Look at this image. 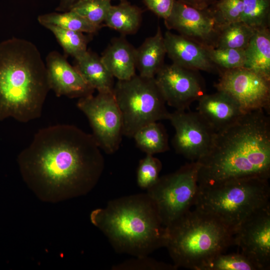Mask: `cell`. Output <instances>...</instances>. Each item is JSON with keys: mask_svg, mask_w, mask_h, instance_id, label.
Masks as SVG:
<instances>
[{"mask_svg": "<svg viewBox=\"0 0 270 270\" xmlns=\"http://www.w3.org/2000/svg\"><path fill=\"white\" fill-rule=\"evenodd\" d=\"M92 134L72 124L40 129L17 158L23 180L42 202H58L86 194L104 168Z\"/></svg>", "mask_w": 270, "mask_h": 270, "instance_id": "cell-1", "label": "cell"}, {"mask_svg": "<svg viewBox=\"0 0 270 270\" xmlns=\"http://www.w3.org/2000/svg\"><path fill=\"white\" fill-rule=\"evenodd\" d=\"M199 186L242 178L270 177V120L256 110L215 132L208 153L198 161Z\"/></svg>", "mask_w": 270, "mask_h": 270, "instance_id": "cell-2", "label": "cell"}, {"mask_svg": "<svg viewBox=\"0 0 270 270\" xmlns=\"http://www.w3.org/2000/svg\"><path fill=\"white\" fill-rule=\"evenodd\" d=\"M50 90L46 64L35 44L17 38L0 42V121L40 118Z\"/></svg>", "mask_w": 270, "mask_h": 270, "instance_id": "cell-3", "label": "cell"}, {"mask_svg": "<svg viewBox=\"0 0 270 270\" xmlns=\"http://www.w3.org/2000/svg\"><path fill=\"white\" fill-rule=\"evenodd\" d=\"M90 220L118 253L142 257L166 246V228L147 193L111 200L92 210Z\"/></svg>", "mask_w": 270, "mask_h": 270, "instance_id": "cell-4", "label": "cell"}, {"mask_svg": "<svg viewBox=\"0 0 270 270\" xmlns=\"http://www.w3.org/2000/svg\"><path fill=\"white\" fill-rule=\"evenodd\" d=\"M166 248L178 268L202 270L234 244V232L212 216L194 208L168 226Z\"/></svg>", "mask_w": 270, "mask_h": 270, "instance_id": "cell-5", "label": "cell"}, {"mask_svg": "<svg viewBox=\"0 0 270 270\" xmlns=\"http://www.w3.org/2000/svg\"><path fill=\"white\" fill-rule=\"evenodd\" d=\"M270 198L268 180L238 178L199 186L194 206L218 219L234 233L246 218L270 205Z\"/></svg>", "mask_w": 270, "mask_h": 270, "instance_id": "cell-6", "label": "cell"}, {"mask_svg": "<svg viewBox=\"0 0 270 270\" xmlns=\"http://www.w3.org/2000/svg\"><path fill=\"white\" fill-rule=\"evenodd\" d=\"M113 94L121 114L124 136L132 138L146 125L169 119L170 112L154 78L136 74L118 80Z\"/></svg>", "mask_w": 270, "mask_h": 270, "instance_id": "cell-7", "label": "cell"}, {"mask_svg": "<svg viewBox=\"0 0 270 270\" xmlns=\"http://www.w3.org/2000/svg\"><path fill=\"white\" fill-rule=\"evenodd\" d=\"M198 162L160 177L146 193L154 202L162 224L167 227L194 206L198 193Z\"/></svg>", "mask_w": 270, "mask_h": 270, "instance_id": "cell-8", "label": "cell"}, {"mask_svg": "<svg viewBox=\"0 0 270 270\" xmlns=\"http://www.w3.org/2000/svg\"><path fill=\"white\" fill-rule=\"evenodd\" d=\"M76 106L88 118L101 150L108 154L116 152L124 135L122 116L113 92H98L80 98Z\"/></svg>", "mask_w": 270, "mask_h": 270, "instance_id": "cell-9", "label": "cell"}, {"mask_svg": "<svg viewBox=\"0 0 270 270\" xmlns=\"http://www.w3.org/2000/svg\"><path fill=\"white\" fill-rule=\"evenodd\" d=\"M217 91L226 93L239 105L244 113L270 108V78L244 67L222 70Z\"/></svg>", "mask_w": 270, "mask_h": 270, "instance_id": "cell-10", "label": "cell"}, {"mask_svg": "<svg viewBox=\"0 0 270 270\" xmlns=\"http://www.w3.org/2000/svg\"><path fill=\"white\" fill-rule=\"evenodd\" d=\"M168 120L175 130L172 144L178 154L198 162L208 153L215 132L196 112L176 110Z\"/></svg>", "mask_w": 270, "mask_h": 270, "instance_id": "cell-11", "label": "cell"}, {"mask_svg": "<svg viewBox=\"0 0 270 270\" xmlns=\"http://www.w3.org/2000/svg\"><path fill=\"white\" fill-rule=\"evenodd\" d=\"M234 244L260 270L270 268V205L256 212L235 230Z\"/></svg>", "mask_w": 270, "mask_h": 270, "instance_id": "cell-12", "label": "cell"}, {"mask_svg": "<svg viewBox=\"0 0 270 270\" xmlns=\"http://www.w3.org/2000/svg\"><path fill=\"white\" fill-rule=\"evenodd\" d=\"M194 70L172 63L164 64L154 76L166 102L176 110H186L204 94V88Z\"/></svg>", "mask_w": 270, "mask_h": 270, "instance_id": "cell-13", "label": "cell"}, {"mask_svg": "<svg viewBox=\"0 0 270 270\" xmlns=\"http://www.w3.org/2000/svg\"><path fill=\"white\" fill-rule=\"evenodd\" d=\"M164 24L168 30L205 46H214L220 28L210 6L198 9L178 0H176Z\"/></svg>", "mask_w": 270, "mask_h": 270, "instance_id": "cell-14", "label": "cell"}, {"mask_svg": "<svg viewBox=\"0 0 270 270\" xmlns=\"http://www.w3.org/2000/svg\"><path fill=\"white\" fill-rule=\"evenodd\" d=\"M46 66L50 90L57 96L80 98L93 94L94 90L59 52L52 51L48 54Z\"/></svg>", "mask_w": 270, "mask_h": 270, "instance_id": "cell-15", "label": "cell"}, {"mask_svg": "<svg viewBox=\"0 0 270 270\" xmlns=\"http://www.w3.org/2000/svg\"><path fill=\"white\" fill-rule=\"evenodd\" d=\"M164 38L166 53L173 64L194 71L214 70L215 66L210 59L206 46L169 30Z\"/></svg>", "mask_w": 270, "mask_h": 270, "instance_id": "cell-16", "label": "cell"}, {"mask_svg": "<svg viewBox=\"0 0 270 270\" xmlns=\"http://www.w3.org/2000/svg\"><path fill=\"white\" fill-rule=\"evenodd\" d=\"M196 112L215 132L245 114L232 98L220 91L202 95L198 100Z\"/></svg>", "mask_w": 270, "mask_h": 270, "instance_id": "cell-17", "label": "cell"}, {"mask_svg": "<svg viewBox=\"0 0 270 270\" xmlns=\"http://www.w3.org/2000/svg\"><path fill=\"white\" fill-rule=\"evenodd\" d=\"M136 50L122 36L112 40L100 58L114 78L126 80L136 74Z\"/></svg>", "mask_w": 270, "mask_h": 270, "instance_id": "cell-18", "label": "cell"}, {"mask_svg": "<svg viewBox=\"0 0 270 270\" xmlns=\"http://www.w3.org/2000/svg\"><path fill=\"white\" fill-rule=\"evenodd\" d=\"M166 54L164 36L158 26L155 34L146 38L136 50V66L139 75L154 78L164 64Z\"/></svg>", "mask_w": 270, "mask_h": 270, "instance_id": "cell-19", "label": "cell"}, {"mask_svg": "<svg viewBox=\"0 0 270 270\" xmlns=\"http://www.w3.org/2000/svg\"><path fill=\"white\" fill-rule=\"evenodd\" d=\"M74 58V66L90 87L98 92H113L114 77L100 57L87 50Z\"/></svg>", "mask_w": 270, "mask_h": 270, "instance_id": "cell-20", "label": "cell"}, {"mask_svg": "<svg viewBox=\"0 0 270 270\" xmlns=\"http://www.w3.org/2000/svg\"><path fill=\"white\" fill-rule=\"evenodd\" d=\"M244 52V67L270 78V28L256 30Z\"/></svg>", "mask_w": 270, "mask_h": 270, "instance_id": "cell-21", "label": "cell"}, {"mask_svg": "<svg viewBox=\"0 0 270 270\" xmlns=\"http://www.w3.org/2000/svg\"><path fill=\"white\" fill-rule=\"evenodd\" d=\"M142 10L126 0L110 6L104 22V25L122 34H132L139 29Z\"/></svg>", "mask_w": 270, "mask_h": 270, "instance_id": "cell-22", "label": "cell"}, {"mask_svg": "<svg viewBox=\"0 0 270 270\" xmlns=\"http://www.w3.org/2000/svg\"><path fill=\"white\" fill-rule=\"evenodd\" d=\"M132 138L136 146L146 154L154 155L169 150L166 130L164 126L158 122L142 127Z\"/></svg>", "mask_w": 270, "mask_h": 270, "instance_id": "cell-23", "label": "cell"}, {"mask_svg": "<svg viewBox=\"0 0 270 270\" xmlns=\"http://www.w3.org/2000/svg\"><path fill=\"white\" fill-rule=\"evenodd\" d=\"M256 30L242 22L222 27L214 47L245 50Z\"/></svg>", "mask_w": 270, "mask_h": 270, "instance_id": "cell-24", "label": "cell"}, {"mask_svg": "<svg viewBox=\"0 0 270 270\" xmlns=\"http://www.w3.org/2000/svg\"><path fill=\"white\" fill-rule=\"evenodd\" d=\"M38 20L43 26L50 24L68 30L90 34L96 33L100 29L70 10L61 13L50 12L41 14L38 16Z\"/></svg>", "mask_w": 270, "mask_h": 270, "instance_id": "cell-25", "label": "cell"}, {"mask_svg": "<svg viewBox=\"0 0 270 270\" xmlns=\"http://www.w3.org/2000/svg\"><path fill=\"white\" fill-rule=\"evenodd\" d=\"M44 26L52 32L66 54L76 58L88 50V38L83 32L50 24Z\"/></svg>", "mask_w": 270, "mask_h": 270, "instance_id": "cell-26", "label": "cell"}, {"mask_svg": "<svg viewBox=\"0 0 270 270\" xmlns=\"http://www.w3.org/2000/svg\"><path fill=\"white\" fill-rule=\"evenodd\" d=\"M241 22L255 30L269 28L270 0H244Z\"/></svg>", "mask_w": 270, "mask_h": 270, "instance_id": "cell-27", "label": "cell"}, {"mask_svg": "<svg viewBox=\"0 0 270 270\" xmlns=\"http://www.w3.org/2000/svg\"><path fill=\"white\" fill-rule=\"evenodd\" d=\"M112 0H79L70 9L100 28L112 6Z\"/></svg>", "mask_w": 270, "mask_h": 270, "instance_id": "cell-28", "label": "cell"}, {"mask_svg": "<svg viewBox=\"0 0 270 270\" xmlns=\"http://www.w3.org/2000/svg\"><path fill=\"white\" fill-rule=\"evenodd\" d=\"M202 270H260L258 266L240 252L218 254L210 260Z\"/></svg>", "mask_w": 270, "mask_h": 270, "instance_id": "cell-29", "label": "cell"}, {"mask_svg": "<svg viewBox=\"0 0 270 270\" xmlns=\"http://www.w3.org/2000/svg\"><path fill=\"white\" fill-rule=\"evenodd\" d=\"M208 56L214 66L223 69L232 70L244 66L246 56L244 50L218 48L206 46Z\"/></svg>", "mask_w": 270, "mask_h": 270, "instance_id": "cell-30", "label": "cell"}, {"mask_svg": "<svg viewBox=\"0 0 270 270\" xmlns=\"http://www.w3.org/2000/svg\"><path fill=\"white\" fill-rule=\"evenodd\" d=\"M210 8L221 28L230 24L241 21L244 0H218Z\"/></svg>", "mask_w": 270, "mask_h": 270, "instance_id": "cell-31", "label": "cell"}, {"mask_svg": "<svg viewBox=\"0 0 270 270\" xmlns=\"http://www.w3.org/2000/svg\"><path fill=\"white\" fill-rule=\"evenodd\" d=\"M162 168L160 160L152 154H146L140 160L138 168L136 181L138 186L146 190L152 186L160 178Z\"/></svg>", "mask_w": 270, "mask_h": 270, "instance_id": "cell-32", "label": "cell"}, {"mask_svg": "<svg viewBox=\"0 0 270 270\" xmlns=\"http://www.w3.org/2000/svg\"><path fill=\"white\" fill-rule=\"evenodd\" d=\"M177 268L174 264L159 262L145 256L134 257L114 265L113 270H176Z\"/></svg>", "mask_w": 270, "mask_h": 270, "instance_id": "cell-33", "label": "cell"}, {"mask_svg": "<svg viewBox=\"0 0 270 270\" xmlns=\"http://www.w3.org/2000/svg\"><path fill=\"white\" fill-rule=\"evenodd\" d=\"M146 8L158 17L166 19L176 0H142Z\"/></svg>", "mask_w": 270, "mask_h": 270, "instance_id": "cell-34", "label": "cell"}, {"mask_svg": "<svg viewBox=\"0 0 270 270\" xmlns=\"http://www.w3.org/2000/svg\"><path fill=\"white\" fill-rule=\"evenodd\" d=\"M191 6L198 8L205 9L212 5L216 0H178Z\"/></svg>", "mask_w": 270, "mask_h": 270, "instance_id": "cell-35", "label": "cell"}, {"mask_svg": "<svg viewBox=\"0 0 270 270\" xmlns=\"http://www.w3.org/2000/svg\"><path fill=\"white\" fill-rule=\"evenodd\" d=\"M79 0H60V4L56 8L58 12H64L70 10L72 6Z\"/></svg>", "mask_w": 270, "mask_h": 270, "instance_id": "cell-36", "label": "cell"}, {"mask_svg": "<svg viewBox=\"0 0 270 270\" xmlns=\"http://www.w3.org/2000/svg\"><path fill=\"white\" fill-rule=\"evenodd\" d=\"M120 0V2H122V1L126 0Z\"/></svg>", "mask_w": 270, "mask_h": 270, "instance_id": "cell-37", "label": "cell"}, {"mask_svg": "<svg viewBox=\"0 0 270 270\" xmlns=\"http://www.w3.org/2000/svg\"></svg>", "mask_w": 270, "mask_h": 270, "instance_id": "cell-38", "label": "cell"}]
</instances>
